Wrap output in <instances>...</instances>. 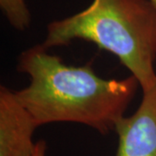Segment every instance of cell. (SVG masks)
<instances>
[{"label": "cell", "instance_id": "52a82bcc", "mask_svg": "<svg viewBox=\"0 0 156 156\" xmlns=\"http://www.w3.org/2000/svg\"><path fill=\"white\" fill-rule=\"evenodd\" d=\"M149 1H150L151 3H152V4L156 7V0H149Z\"/></svg>", "mask_w": 156, "mask_h": 156}, {"label": "cell", "instance_id": "277c9868", "mask_svg": "<svg viewBox=\"0 0 156 156\" xmlns=\"http://www.w3.org/2000/svg\"><path fill=\"white\" fill-rule=\"evenodd\" d=\"M116 156H156V85L143 93L136 111L117 123Z\"/></svg>", "mask_w": 156, "mask_h": 156}, {"label": "cell", "instance_id": "7a4b0ae2", "mask_svg": "<svg viewBox=\"0 0 156 156\" xmlns=\"http://www.w3.org/2000/svg\"><path fill=\"white\" fill-rule=\"evenodd\" d=\"M83 40L115 55L142 92L156 85V7L149 0H93L87 8L47 25L46 49Z\"/></svg>", "mask_w": 156, "mask_h": 156}, {"label": "cell", "instance_id": "3957f363", "mask_svg": "<svg viewBox=\"0 0 156 156\" xmlns=\"http://www.w3.org/2000/svg\"><path fill=\"white\" fill-rule=\"evenodd\" d=\"M37 124L15 91L0 87V156H33Z\"/></svg>", "mask_w": 156, "mask_h": 156}, {"label": "cell", "instance_id": "6da1fadb", "mask_svg": "<svg viewBox=\"0 0 156 156\" xmlns=\"http://www.w3.org/2000/svg\"><path fill=\"white\" fill-rule=\"evenodd\" d=\"M17 70L28 75L30 83L15 94L38 127L74 122L108 134L125 116L140 87L132 75L123 79L100 77L91 62L67 65L42 44L23 51Z\"/></svg>", "mask_w": 156, "mask_h": 156}, {"label": "cell", "instance_id": "8992f818", "mask_svg": "<svg viewBox=\"0 0 156 156\" xmlns=\"http://www.w3.org/2000/svg\"><path fill=\"white\" fill-rule=\"evenodd\" d=\"M47 152V144L44 140H41L37 142L36 145V150L34 153L33 156H46Z\"/></svg>", "mask_w": 156, "mask_h": 156}, {"label": "cell", "instance_id": "5b68a950", "mask_svg": "<svg viewBox=\"0 0 156 156\" xmlns=\"http://www.w3.org/2000/svg\"><path fill=\"white\" fill-rule=\"evenodd\" d=\"M0 8L7 21L18 31L30 27L31 17L25 0H0Z\"/></svg>", "mask_w": 156, "mask_h": 156}]
</instances>
